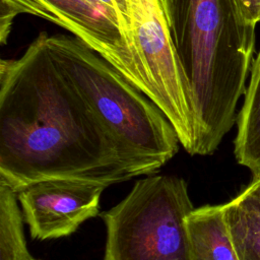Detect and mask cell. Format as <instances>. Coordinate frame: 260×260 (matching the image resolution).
<instances>
[{
    "mask_svg": "<svg viewBox=\"0 0 260 260\" xmlns=\"http://www.w3.org/2000/svg\"><path fill=\"white\" fill-rule=\"evenodd\" d=\"M48 36L0 61V182L17 192L52 178L109 186L144 175L59 71Z\"/></svg>",
    "mask_w": 260,
    "mask_h": 260,
    "instance_id": "obj_1",
    "label": "cell"
},
{
    "mask_svg": "<svg viewBox=\"0 0 260 260\" xmlns=\"http://www.w3.org/2000/svg\"><path fill=\"white\" fill-rule=\"evenodd\" d=\"M189 82L194 155L213 153L236 122L252 66L255 27L237 0H160Z\"/></svg>",
    "mask_w": 260,
    "mask_h": 260,
    "instance_id": "obj_2",
    "label": "cell"
},
{
    "mask_svg": "<svg viewBox=\"0 0 260 260\" xmlns=\"http://www.w3.org/2000/svg\"><path fill=\"white\" fill-rule=\"evenodd\" d=\"M47 43L59 71L144 175L175 156L177 132L148 96L76 37L49 35Z\"/></svg>",
    "mask_w": 260,
    "mask_h": 260,
    "instance_id": "obj_3",
    "label": "cell"
},
{
    "mask_svg": "<svg viewBox=\"0 0 260 260\" xmlns=\"http://www.w3.org/2000/svg\"><path fill=\"white\" fill-rule=\"evenodd\" d=\"M194 209L184 179L148 176L102 214L103 260H192L187 217Z\"/></svg>",
    "mask_w": 260,
    "mask_h": 260,
    "instance_id": "obj_4",
    "label": "cell"
},
{
    "mask_svg": "<svg viewBox=\"0 0 260 260\" xmlns=\"http://www.w3.org/2000/svg\"><path fill=\"white\" fill-rule=\"evenodd\" d=\"M128 9L145 95L173 125L184 149L194 155L195 128L190 86L160 0H128Z\"/></svg>",
    "mask_w": 260,
    "mask_h": 260,
    "instance_id": "obj_5",
    "label": "cell"
},
{
    "mask_svg": "<svg viewBox=\"0 0 260 260\" xmlns=\"http://www.w3.org/2000/svg\"><path fill=\"white\" fill-rule=\"evenodd\" d=\"M30 14L68 30L145 94L139 64L118 26L90 0H0V42L6 43L16 16Z\"/></svg>",
    "mask_w": 260,
    "mask_h": 260,
    "instance_id": "obj_6",
    "label": "cell"
},
{
    "mask_svg": "<svg viewBox=\"0 0 260 260\" xmlns=\"http://www.w3.org/2000/svg\"><path fill=\"white\" fill-rule=\"evenodd\" d=\"M107 187L70 178L45 179L23 186L16 193L30 237L44 241L73 234L99 214L101 195Z\"/></svg>",
    "mask_w": 260,
    "mask_h": 260,
    "instance_id": "obj_7",
    "label": "cell"
},
{
    "mask_svg": "<svg viewBox=\"0 0 260 260\" xmlns=\"http://www.w3.org/2000/svg\"><path fill=\"white\" fill-rule=\"evenodd\" d=\"M192 260H239L223 213V204L194 208L187 217Z\"/></svg>",
    "mask_w": 260,
    "mask_h": 260,
    "instance_id": "obj_8",
    "label": "cell"
},
{
    "mask_svg": "<svg viewBox=\"0 0 260 260\" xmlns=\"http://www.w3.org/2000/svg\"><path fill=\"white\" fill-rule=\"evenodd\" d=\"M251 77L238 115L235 156L248 168L254 179L260 178V51L252 62Z\"/></svg>",
    "mask_w": 260,
    "mask_h": 260,
    "instance_id": "obj_9",
    "label": "cell"
},
{
    "mask_svg": "<svg viewBox=\"0 0 260 260\" xmlns=\"http://www.w3.org/2000/svg\"><path fill=\"white\" fill-rule=\"evenodd\" d=\"M228 230L239 260H260V201L245 189L223 204Z\"/></svg>",
    "mask_w": 260,
    "mask_h": 260,
    "instance_id": "obj_10",
    "label": "cell"
},
{
    "mask_svg": "<svg viewBox=\"0 0 260 260\" xmlns=\"http://www.w3.org/2000/svg\"><path fill=\"white\" fill-rule=\"evenodd\" d=\"M17 193L0 182V260H30Z\"/></svg>",
    "mask_w": 260,
    "mask_h": 260,
    "instance_id": "obj_11",
    "label": "cell"
},
{
    "mask_svg": "<svg viewBox=\"0 0 260 260\" xmlns=\"http://www.w3.org/2000/svg\"><path fill=\"white\" fill-rule=\"evenodd\" d=\"M245 18L252 24L260 22V0H237Z\"/></svg>",
    "mask_w": 260,
    "mask_h": 260,
    "instance_id": "obj_12",
    "label": "cell"
},
{
    "mask_svg": "<svg viewBox=\"0 0 260 260\" xmlns=\"http://www.w3.org/2000/svg\"><path fill=\"white\" fill-rule=\"evenodd\" d=\"M248 192L260 201V178L254 179L252 184L246 188Z\"/></svg>",
    "mask_w": 260,
    "mask_h": 260,
    "instance_id": "obj_13",
    "label": "cell"
},
{
    "mask_svg": "<svg viewBox=\"0 0 260 260\" xmlns=\"http://www.w3.org/2000/svg\"><path fill=\"white\" fill-rule=\"evenodd\" d=\"M30 260H38V259H35V258H31Z\"/></svg>",
    "mask_w": 260,
    "mask_h": 260,
    "instance_id": "obj_14",
    "label": "cell"
}]
</instances>
